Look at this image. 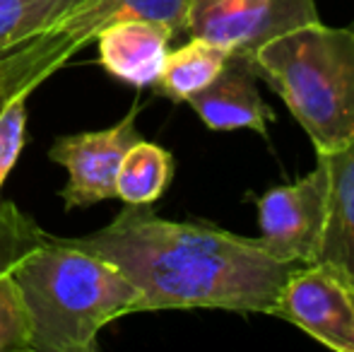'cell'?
Segmentation results:
<instances>
[{"mask_svg": "<svg viewBox=\"0 0 354 352\" xmlns=\"http://www.w3.org/2000/svg\"><path fill=\"white\" fill-rule=\"evenodd\" d=\"M73 241L126 272L142 295V314L196 306L272 314L297 268L275 261L258 239L164 220L149 205H126L106 227Z\"/></svg>", "mask_w": 354, "mask_h": 352, "instance_id": "obj_1", "label": "cell"}, {"mask_svg": "<svg viewBox=\"0 0 354 352\" xmlns=\"http://www.w3.org/2000/svg\"><path fill=\"white\" fill-rule=\"evenodd\" d=\"M5 268L27 306L32 352H94L111 321L142 314L126 272L73 239H41Z\"/></svg>", "mask_w": 354, "mask_h": 352, "instance_id": "obj_2", "label": "cell"}, {"mask_svg": "<svg viewBox=\"0 0 354 352\" xmlns=\"http://www.w3.org/2000/svg\"><path fill=\"white\" fill-rule=\"evenodd\" d=\"M251 68L282 97L316 155L354 138L352 27H328L321 19L299 24L263 44Z\"/></svg>", "mask_w": 354, "mask_h": 352, "instance_id": "obj_3", "label": "cell"}, {"mask_svg": "<svg viewBox=\"0 0 354 352\" xmlns=\"http://www.w3.org/2000/svg\"><path fill=\"white\" fill-rule=\"evenodd\" d=\"M191 8L193 0H82L0 58V97H29L80 48L126 19H149L167 24L174 37H188Z\"/></svg>", "mask_w": 354, "mask_h": 352, "instance_id": "obj_4", "label": "cell"}, {"mask_svg": "<svg viewBox=\"0 0 354 352\" xmlns=\"http://www.w3.org/2000/svg\"><path fill=\"white\" fill-rule=\"evenodd\" d=\"M328 167L318 157L311 174L256 198L261 230L256 239L272 259L289 266L316 263L328 220Z\"/></svg>", "mask_w": 354, "mask_h": 352, "instance_id": "obj_5", "label": "cell"}, {"mask_svg": "<svg viewBox=\"0 0 354 352\" xmlns=\"http://www.w3.org/2000/svg\"><path fill=\"white\" fill-rule=\"evenodd\" d=\"M270 316L284 319L337 352H354V285L316 261L287 275Z\"/></svg>", "mask_w": 354, "mask_h": 352, "instance_id": "obj_6", "label": "cell"}, {"mask_svg": "<svg viewBox=\"0 0 354 352\" xmlns=\"http://www.w3.org/2000/svg\"><path fill=\"white\" fill-rule=\"evenodd\" d=\"M316 19L313 0H193L188 37L222 44L251 66L266 41Z\"/></svg>", "mask_w": 354, "mask_h": 352, "instance_id": "obj_7", "label": "cell"}, {"mask_svg": "<svg viewBox=\"0 0 354 352\" xmlns=\"http://www.w3.org/2000/svg\"><path fill=\"white\" fill-rule=\"evenodd\" d=\"M138 111L140 106L133 104L131 111L111 128L56 138L48 157L68 169V183L61 191L66 210L116 198L118 167L126 152L142 138L136 126Z\"/></svg>", "mask_w": 354, "mask_h": 352, "instance_id": "obj_8", "label": "cell"}, {"mask_svg": "<svg viewBox=\"0 0 354 352\" xmlns=\"http://www.w3.org/2000/svg\"><path fill=\"white\" fill-rule=\"evenodd\" d=\"M188 104L212 131H236L248 128L268 136V123L275 121L272 109L258 92V75L243 58L229 56L227 66Z\"/></svg>", "mask_w": 354, "mask_h": 352, "instance_id": "obj_9", "label": "cell"}, {"mask_svg": "<svg viewBox=\"0 0 354 352\" xmlns=\"http://www.w3.org/2000/svg\"><path fill=\"white\" fill-rule=\"evenodd\" d=\"M174 32L167 24L149 19H126L104 29L94 41L99 66L131 87H154L167 61Z\"/></svg>", "mask_w": 354, "mask_h": 352, "instance_id": "obj_10", "label": "cell"}, {"mask_svg": "<svg viewBox=\"0 0 354 352\" xmlns=\"http://www.w3.org/2000/svg\"><path fill=\"white\" fill-rule=\"evenodd\" d=\"M328 167V220L318 261L337 268L354 285V138L330 152H318Z\"/></svg>", "mask_w": 354, "mask_h": 352, "instance_id": "obj_11", "label": "cell"}, {"mask_svg": "<svg viewBox=\"0 0 354 352\" xmlns=\"http://www.w3.org/2000/svg\"><path fill=\"white\" fill-rule=\"evenodd\" d=\"M229 51L222 44L201 37H188L183 46L167 53L162 75L157 80V92L171 102H188L196 92L207 87L227 66Z\"/></svg>", "mask_w": 354, "mask_h": 352, "instance_id": "obj_12", "label": "cell"}, {"mask_svg": "<svg viewBox=\"0 0 354 352\" xmlns=\"http://www.w3.org/2000/svg\"><path fill=\"white\" fill-rule=\"evenodd\" d=\"M174 176V157L162 145L138 140L126 152L116 176V198L126 205H152L164 196Z\"/></svg>", "mask_w": 354, "mask_h": 352, "instance_id": "obj_13", "label": "cell"}, {"mask_svg": "<svg viewBox=\"0 0 354 352\" xmlns=\"http://www.w3.org/2000/svg\"><path fill=\"white\" fill-rule=\"evenodd\" d=\"M82 0H0V58Z\"/></svg>", "mask_w": 354, "mask_h": 352, "instance_id": "obj_14", "label": "cell"}, {"mask_svg": "<svg viewBox=\"0 0 354 352\" xmlns=\"http://www.w3.org/2000/svg\"><path fill=\"white\" fill-rule=\"evenodd\" d=\"M0 352H32L27 306L5 266L0 268Z\"/></svg>", "mask_w": 354, "mask_h": 352, "instance_id": "obj_15", "label": "cell"}, {"mask_svg": "<svg viewBox=\"0 0 354 352\" xmlns=\"http://www.w3.org/2000/svg\"><path fill=\"white\" fill-rule=\"evenodd\" d=\"M27 142V97H12L0 109V188Z\"/></svg>", "mask_w": 354, "mask_h": 352, "instance_id": "obj_16", "label": "cell"}, {"mask_svg": "<svg viewBox=\"0 0 354 352\" xmlns=\"http://www.w3.org/2000/svg\"><path fill=\"white\" fill-rule=\"evenodd\" d=\"M3 104H5V99H3V97H0V109H3Z\"/></svg>", "mask_w": 354, "mask_h": 352, "instance_id": "obj_17", "label": "cell"}, {"mask_svg": "<svg viewBox=\"0 0 354 352\" xmlns=\"http://www.w3.org/2000/svg\"><path fill=\"white\" fill-rule=\"evenodd\" d=\"M352 29H354V22H352Z\"/></svg>", "mask_w": 354, "mask_h": 352, "instance_id": "obj_18", "label": "cell"}]
</instances>
